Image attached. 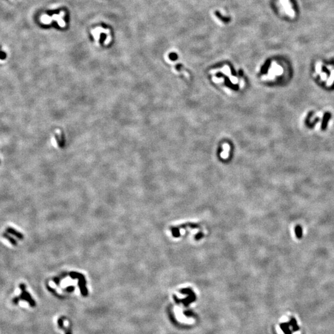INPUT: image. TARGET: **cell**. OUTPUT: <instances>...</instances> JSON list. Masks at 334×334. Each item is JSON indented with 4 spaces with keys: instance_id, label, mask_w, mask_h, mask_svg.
<instances>
[{
    "instance_id": "cell-1",
    "label": "cell",
    "mask_w": 334,
    "mask_h": 334,
    "mask_svg": "<svg viewBox=\"0 0 334 334\" xmlns=\"http://www.w3.org/2000/svg\"><path fill=\"white\" fill-rule=\"evenodd\" d=\"M280 328L284 334H293L299 329L296 320L293 317H291L290 321L287 322L280 324Z\"/></svg>"
},
{
    "instance_id": "cell-2",
    "label": "cell",
    "mask_w": 334,
    "mask_h": 334,
    "mask_svg": "<svg viewBox=\"0 0 334 334\" xmlns=\"http://www.w3.org/2000/svg\"><path fill=\"white\" fill-rule=\"evenodd\" d=\"M19 288L21 290V293L19 296L20 299L22 301H25L29 304L31 307H35L36 306V303L34 299H33L32 297L31 296V294L26 291V285L24 283H20L19 285Z\"/></svg>"
},
{
    "instance_id": "cell-3",
    "label": "cell",
    "mask_w": 334,
    "mask_h": 334,
    "mask_svg": "<svg viewBox=\"0 0 334 334\" xmlns=\"http://www.w3.org/2000/svg\"><path fill=\"white\" fill-rule=\"evenodd\" d=\"M6 232L8 233L9 234H11V235H13V236H14L15 237L17 238V239H20V240H22L24 239V235L19 231L16 230V229H14L13 227H7L6 228Z\"/></svg>"
},
{
    "instance_id": "cell-4",
    "label": "cell",
    "mask_w": 334,
    "mask_h": 334,
    "mask_svg": "<svg viewBox=\"0 0 334 334\" xmlns=\"http://www.w3.org/2000/svg\"><path fill=\"white\" fill-rule=\"evenodd\" d=\"M2 236L4 238H5V239H7V240H8V241H9V243H10L12 245H13V246H17V241H16V239H14V238L12 237L11 236H10V235H9V233H8L4 232L2 234Z\"/></svg>"
},
{
    "instance_id": "cell-5",
    "label": "cell",
    "mask_w": 334,
    "mask_h": 334,
    "mask_svg": "<svg viewBox=\"0 0 334 334\" xmlns=\"http://www.w3.org/2000/svg\"><path fill=\"white\" fill-rule=\"evenodd\" d=\"M295 235L298 239H301L302 236V229L301 225H296L295 229Z\"/></svg>"
},
{
    "instance_id": "cell-6",
    "label": "cell",
    "mask_w": 334,
    "mask_h": 334,
    "mask_svg": "<svg viewBox=\"0 0 334 334\" xmlns=\"http://www.w3.org/2000/svg\"><path fill=\"white\" fill-rule=\"evenodd\" d=\"M6 57H7L6 53H5V51H3V50H1V47H0V60H5V59L6 58Z\"/></svg>"
},
{
    "instance_id": "cell-7",
    "label": "cell",
    "mask_w": 334,
    "mask_h": 334,
    "mask_svg": "<svg viewBox=\"0 0 334 334\" xmlns=\"http://www.w3.org/2000/svg\"><path fill=\"white\" fill-rule=\"evenodd\" d=\"M20 300V299L19 297V296H15L14 298H13V299H12V302H13V303L14 304L17 305V304H19V302Z\"/></svg>"
},
{
    "instance_id": "cell-8",
    "label": "cell",
    "mask_w": 334,
    "mask_h": 334,
    "mask_svg": "<svg viewBox=\"0 0 334 334\" xmlns=\"http://www.w3.org/2000/svg\"><path fill=\"white\" fill-rule=\"evenodd\" d=\"M106 34H100V42L101 43H103L104 41H105V40L106 39Z\"/></svg>"
},
{
    "instance_id": "cell-9",
    "label": "cell",
    "mask_w": 334,
    "mask_h": 334,
    "mask_svg": "<svg viewBox=\"0 0 334 334\" xmlns=\"http://www.w3.org/2000/svg\"><path fill=\"white\" fill-rule=\"evenodd\" d=\"M58 324H59V325H60V326H61V325H63V320L62 319L59 320Z\"/></svg>"
}]
</instances>
